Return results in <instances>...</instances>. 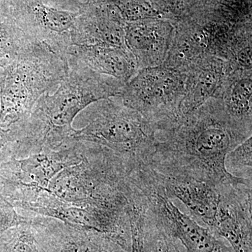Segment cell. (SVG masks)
I'll return each mask as SVG.
<instances>
[{
	"instance_id": "cell-10",
	"label": "cell",
	"mask_w": 252,
	"mask_h": 252,
	"mask_svg": "<svg viewBox=\"0 0 252 252\" xmlns=\"http://www.w3.org/2000/svg\"><path fill=\"white\" fill-rule=\"evenodd\" d=\"M152 170L167 196L182 202L211 231L216 221L220 205L218 185L193 177L165 175L153 168Z\"/></svg>"
},
{
	"instance_id": "cell-21",
	"label": "cell",
	"mask_w": 252,
	"mask_h": 252,
	"mask_svg": "<svg viewBox=\"0 0 252 252\" xmlns=\"http://www.w3.org/2000/svg\"><path fill=\"white\" fill-rule=\"evenodd\" d=\"M5 147V146L4 144L1 143V142H0V154L1 153V152H2L3 149H4Z\"/></svg>"
},
{
	"instance_id": "cell-18",
	"label": "cell",
	"mask_w": 252,
	"mask_h": 252,
	"mask_svg": "<svg viewBox=\"0 0 252 252\" xmlns=\"http://www.w3.org/2000/svg\"><path fill=\"white\" fill-rule=\"evenodd\" d=\"M225 168L237 177L252 179V140L249 137L227 154Z\"/></svg>"
},
{
	"instance_id": "cell-8",
	"label": "cell",
	"mask_w": 252,
	"mask_h": 252,
	"mask_svg": "<svg viewBox=\"0 0 252 252\" xmlns=\"http://www.w3.org/2000/svg\"><path fill=\"white\" fill-rule=\"evenodd\" d=\"M39 252H127L107 235L55 219L31 217Z\"/></svg>"
},
{
	"instance_id": "cell-1",
	"label": "cell",
	"mask_w": 252,
	"mask_h": 252,
	"mask_svg": "<svg viewBox=\"0 0 252 252\" xmlns=\"http://www.w3.org/2000/svg\"><path fill=\"white\" fill-rule=\"evenodd\" d=\"M252 131L230 117L220 99L212 97L170 127L157 131L150 166L159 173L216 185L234 182L241 177L228 172L225 158L252 137Z\"/></svg>"
},
{
	"instance_id": "cell-13",
	"label": "cell",
	"mask_w": 252,
	"mask_h": 252,
	"mask_svg": "<svg viewBox=\"0 0 252 252\" xmlns=\"http://www.w3.org/2000/svg\"><path fill=\"white\" fill-rule=\"evenodd\" d=\"M72 56L94 72L126 83L139 70L135 58L129 50L104 45L73 46Z\"/></svg>"
},
{
	"instance_id": "cell-16",
	"label": "cell",
	"mask_w": 252,
	"mask_h": 252,
	"mask_svg": "<svg viewBox=\"0 0 252 252\" xmlns=\"http://www.w3.org/2000/svg\"><path fill=\"white\" fill-rule=\"evenodd\" d=\"M0 252H39L31 220L0 235Z\"/></svg>"
},
{
	"instance_id": "cell-3",
	"label": "cell",
	"mask_w": 252,
	"mask_h": 252,
	"mask_svg": "<svg viewBox=\"0 0 252 252\" xmlns=\"http://www.w3.org/2000/svg\"><path fill=\"white\" fill-rule=\"evenodd\" d=\"M69 57L31 41L0 72V130H11L31 117L36 102L58 85L69 67Z\"/></svg>"
},
{
	"instance_id": "cell-4",
	"label": "cell",
	"mask_w": 252,
	"mask_h": 252,
	"mask_svg": "<svg viewBox=\"0 0 252 252\" xmlns=\"http://www.w3.org/2000/svg\"><path fill=\"white\" fill-rule=\"evenodd\" d=\"M157 132L153 123L126 107L117 96L102 99L90 122L74 130L71 138L108 149L122 159L130 174L152 161Z\"/></svg>"
},
{
	"instance_id": "cell-12",
	"label": "cell",
	"mask_w": 252,
	"mask_h": 252,
	"mask_svg": "<svg viewBox=\"0 0 252 252\" xmlns=\"http://www.w3.org/2000/svg\"><path fill=\"white\" fill-rule=\"evenodd\" d=\"M235 69L229 61L215 56L193 63L186 72V94L179 119L196 110L209 99L219 98L225 77Z\"/></svg>"
},
{
	"instance_id": "cell-11",
	"label": "cell",
	"mask_w": 252,
	"mask_h": 252,
	"mask_svg": "<svg viewBox=\"0 0 252 252\" xmlns=\"http://www.w3.org/2000/svg\"><path fill=\"white\" fill-rule=\"evenodd\" d=\"M175 30L171 23L161 20H140L124 26L126 46L139 69L163 64Z\"/></svg>"
},
{
	"instance_id": "cell-19",
	"label": "cell",
	"mask_w": 252,
	"mask_h": 252,
	"mask_svg": "<svg viewBox=\"0 0 252 252\" xmlns=\"http://www.w3.org/2000/svg\"><path fill=\"white\" fill-rule=\"evenodd\" d=\"M131 235L130 252H144L143 227L144 210L140 204L132 202L127 210Z\"/></svg>"
},
{
	"instance_id": "cell-20",
	"label": "cell",
	"mask_w": 252,
	"mask_h": 252,
	"mask_svg": "<svg viewBox=\"0 0 252 252\" xmlns=\"http://www.w3.org/2000/svg\"><path fill=\"white\" fill-rule=\"evenodd\" d=\"M30 220L31 217L19 215L15 207L0 193V235L10 228L27 223Z\"/></svg>"
},
{
	"instance_id": "cell-5",
	"label": "cell",
	"mask_w": 252,
	"mask_h": 252,
	"mask_svg": "<svg viewBox=\"0 0 252 252\" xmlns=\"http://www.w3.org/2000/svg\"><path fill=\"white\" fill-rule=\"evenodd\" d=\"M187 74L165 64L139 69L119 96L126 107L153 123L157 131L177 122L185 98Z\"/></svg>"
},
{
	"instance_id": "cell-7",
	"label": "cell",
	"mask_w": 252,
	"mask_h": 252,
	"mask_svg": "<svg viewBox=\"0 0 252 252\" xmlns=\"http://www.w3.org/2000/svg\"><path fill=\"white\" fill-rule=\"evenodd\" d=\"M220 199L211 230L235 252H252V179L218 185Z\"/></svg>"
},
{
	"instance_id": "cell-15",
	"label": "cell",
	"mask_w": 252,
	"mask_h": 252,
	"mask_svg": "<svg viewBox=\"0 0 252 252\" xmlns=\"http://www.w3.org/2000/svg\"><path fill=\"white\" fill-rule=\"evenodd\" d=\"M31 42L21 28L0 15V67L14 61Z\"/></svg>"
},
{
	"instance_id": "cell-14",
	"label": "cell",
	"mask_w": 252,
	"mask_h": 252,
	"mask_svg": "<svg viewBox=\"0 0 252 252\" xmlns=\"http://www.w3.org/2000/svg\"><path fill=\"white\" fill-rule=\"evenodd\" d=\"M219 99L232 119L252 127V69L231 71L225 77Z\"/></svg>"
},
{
	"instance_id": "cell-2",
	"label": "cell",
	"mask_w": 252,
	"mask_h": 252,
	"mask_svg": "<svg viewBox=\"0 0 252 252\" xmlns=\"http://www.w3.org/2000/svg\"><path fill=\"white\" fill-rule=\"evenodd\" d=\"M70 57L57 90L43 94L21 126L18 140L12 143L16 157L61 148L72 140L73 121L81 111L97 101L120 95L125 83L94 72Z\"/></svg>"
},
{
	"instance_id": "cell-17",
	"label": "cell",
	"mask_w": 252,
	"mask_h": 252,
	"mask_svg": "<svg viewBox=\"0 0 252 252\" xmlns=\"http://www.w3.org/2000/svg\"><path fill=\"white\" fill-rule=\"evenodd\" d=\"M144 252H182L178 241L144 213L143 227Z\"/></svg>"
},
{
	"instance_id": "cell-9",
	"label": "cell",
	"mask_w": 252,
	"mask_h": 252,
	"mask_svg": "<svg viewBox=\"0 0 252 252\" xmlns=\"http://www.w3.org/2000/svg\"><path fill=\"white\" fill-rule=\"evenodd\" d=\"M26 9L30 23L22 31L28 39L69 57V50L74 46L79 14L60 11L39 1L28 3Z\"/></svg>"
},
{
	"instance_id": "cell-6",
	"label": "cell",
	"mask_w": 252,
	"mask_h": 252,
	"mask_svg": "<svg viewBox=\"0 0 252 252\" xmlns=\"http://www.w3.org/2000/svg\"><path fill=\"white\" fill-rule=\"evenodd\" d=\"M144 213L180 241L187 252H235L230 245L183 213L167 196L152 172H142L135 180Z\"/></svg>"
}]
</instances>
